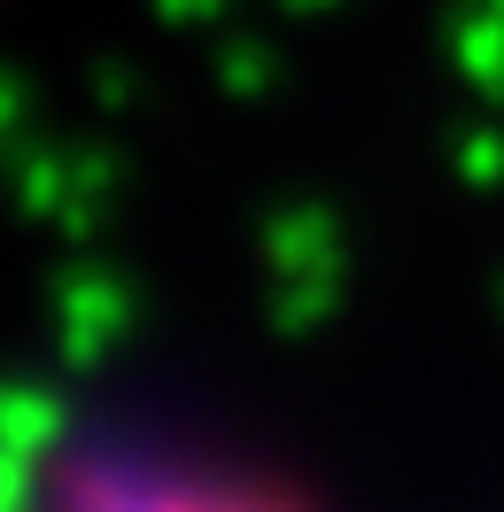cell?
I'll return each instance as SVG.
<instances>
[{
  "label": "cell",
  "mask_w": 504,
  "mask_h": 512,
  "mask_svg": "<svg viewBox=\"0 0 504 512\" xmlns=\"http://www.w3.org/2000/svg\"><path fill=\"white\" fill-rule=\"evenodd\" d=\"M47 512H311L295 489L163 450H70Z\"/></svg>",
  "instance_id": "obj_1"
}]
</instances>
